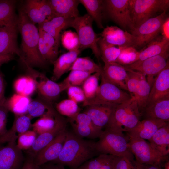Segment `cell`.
<instances>
[{"instance_id": "cell-33", "label": "cell", "mask_w": 169, "mask_h": 169, "mask_svg": "<svg viewBox=\"0 0 169 169\" xmlns=\"http://www.w3.org/2000/svg\"><path fill=\"white\" fill-rule=\"evenodd\" d=\"M119 156L107 154H100L95 158L87 161L76 169H114Z\"/></svg>"}, {"instance_id": "cell-42", "label": "cell", "mask_w": 169, "mask_h": 169, "mask_svg": "<svg viewBox=\"0 0 169 169\" xmlns=\"http://www.w3.org/2000/svg\"><path fill=\"white\" fill-rule=\"evenodd\" d=\"M55 109L59 114L69 118H71L80 112L78 103L69 98L57 103Z\"/></svg>"}, {"instance_id": "cell-10", "label": "cell", "mask_w": 169, "mask_h": 169, "mask_svg": "<svg viewBox=\"0 0 169 169\" xmlns=\"http://www.w3.org/2000/svg\"><path fill=\"white\" fill-rule=\"evenodd\" d=\"M167 17L166 12L149 19L131 31L136 38L134 47L143 48L159 35L162 26Z\"/></svg>"}, {"instance_id": "cell-11", "label": "cell", "mask_w": 169, "mask_h": 169, "mask_svg": "<svg viewBox=\"0 0 169 169\" xmlns=\"http://www.w3.org/2000/svg\"><path fill=\"white\" fill-rule=\"evenodd\" d=\"M125 69L128 74V91L136 101L140 111L146 105L151 87L144 74L137 71Z\"/></svg>"}, {"instance_id": "cell-56", "label": "cell", "mask_w": 169, "mask_h": 169, "mask_svg": "<svg viewBox=\"0 0 169 169\" xmlns=\"http://www.w3.org/2000/svg\"><path fill=\"white\" fill-rule=\"evenodd\" d=\"M146 169H162V166H159L144 165Z\"/></svg>"}, {"instance_id": "cell-18", "label": "cell", "mask_w": 169, "mask_h": 169, "mask_svg": "<svg viewBox=\"0 0 169 169\" xmlns=\"http://www.w3.org/2000/svg\"><path fill=\"white\" fill-rule=\"evenodd\" d=\"M100 36L107 43L118 47H134L135 43L136 38L133 34L116 26H107Z\"/></svg>"}, {"instance_id": "cell-24", "label": "cell", "mask_w": 169, "mask_h": 169, "mask_svg": "<svg viewBox=\"0 0 169 169\" xmlns=\"http://www.w3.org/2000/svg\"><path fill=\"white\" fill-rule=\"evenodd\" d=\"M14 115L11 128L0 135V144L7 143L14 139H17L20 135L28 130L31 127L32 118L27 114Z\"/></svg>"}, {"instance_id": "cell-53", "label": "cell", "mask_w": 169, "mask_h": 169, "mask_svg": "<svg viewBox=\"0 0 169 169\" xmlns=\"http://www.w3.org/2000/svg\"><path fill=\"white\" fill-rule=\"evenodd\" d=\"M169 19L168 17H167L162 26L161 32L162 36L168 39H169Z\"/></svg>"}, {"instance_id": "cell-19", "label": "cell", "mask_w": 169, "mask_h": 169, "mask_svg": "<svg viewBox=\"0 0 169 169\" xmlns=\"http://www.w3.org/2000/svg\"><path fill=\"white\" fill-rule=\"evenodd\" d=\"M118 105L106 103L89 105L86 106L83 112L89 116L95 126L103 129L108 124Z\"/></svg>"}, {"instance_id": "cell-22", "label": "cell", "mask_w": 169, "mask_h": 169, "mask_svg": "<svg viewBox=\"0 0 169 169\" xmlns=\"http://www.w3.org/2000/svg\"><path fill=\"white\" fill-rule=\"evenodd\" d=\"M167 96H169V63L155 79L151 88L146 105Z\"/></svg>"}, {"instance_id": "cell-14", "label": "cell", "mask_w": 169, "mask_h": 169, "mask_svg": "<svg viewBox=\"0 0 169 169\" xmlns=\"http://www.w3.org/2000/svg\"><path fill=\"white\" fill-rule=\"evenodd\" d=\"M69 120L73 133L82 138H99L103 132L102 129L95 126L89 116L83 112L69 118Z\"/></svg>"}, {"instance_id": "cell-29", "label": "cell", "mask_w": 169, "mask_h": 169, "mask_svg": "<svg viewBox=\"0 0 169 169\" xmlns=\"http://www.w3.org/2000/svg\"><path fill=\"white\" fill-rule=\"evenodd\" d=\"M55 16L74 18L79 16V0H48Z\"/></svg>"}, {"instance_id": "cell-54", "label": "cell", "mask_w": 169, "mask_h": 169, "mask_svg": "<svg viewBox=\"0 0 169 169\" xmlns=\"http://www.w3.org/2000/svg\"><path fill=\"white\" fill-rule=\"evenodd\" d=\"M14 59V54H0V67L3 64L7 63Z\"/></svg>"}, {"instance_id": "cell-30", "label": "cell", "mask_w": 169, "mask_h": 169, "mask_svg": "<svg viewBox=\"0 0 169 169\" xmlns=\"http://www.w3.org/2000/svg\"><path fill=\"white\" fill-rule=\"evenodd\" d=\"M151 146L162 156L169 154V122L159 128L148 140Z\"/></svg>"}, {"instance_id": "cell-13", "label": "cell", "mask_w": 169, "mask_h": 169, "mask_svg": "<svg viewBox=\"0 0 169 169\" xmlns=\"http://www.w3.org/2000/svg\"><path fill=\"white\" fill-rule=\"evenodd\" d=\"M104 9L109 17L122 27L132 29L130 0H104Z\"/></svg>"}, {"instance_id": "cell-50", "label": "cell", "mask_w": 169, "mask_h": 169, "mask_svg": "<svg viewBox=\"0 0 169 169\" xmlns=\"http://www.w3.org/2000/svg\"><path fill=\"white\" fill-rule=\"evenodd\" d=\"M134 161L126 157L119 156L116 161L114 169H134Z\"/></svg>"}, {"instance_id": "cell-4", "label": "cell", "mask_w": 169, "mask_h": 169, "mask_svg": "<svg viewBox=\"0 0 169 169\" xmlns=\"http://www.w3.org/2000/svg\"><path fill=\"white\" fill-rule=\"evenodd\" d=\"M99 138L95 142L96 149L99 155L110 154L134 160V156L128 146L129 138L123 133L105 129Z\"/></svg>"}, {"instance_id": "cell-39", "label": "cell", "mask_w": 169, "mask_h": 169, "mask_svg": "<svg viewBox=\"0 0 169 169\" xmlns=\"http://www.w3.org/2000/svg\"><path fill=\"white\" fill-rule=\"evenodd\" d=\"M22 8L31 21L35 24H39L47 20L40 9L37 0H26Z\"/></svg>"}, {"instance_id": "cell-44", "label": "cell", "mask_w": 169, "mask_h": 169, "mask_svg": "<svg viewBox=\"0 0 169 169\" xmlns=\"http://www.w3.org/2000/svg\"><path fill=\"white\" fill-rule=\"evenodd\" d=\"M91 74L78 70H71L67 77L60 83L64 90L70 86H79L82 84Z\"/></svg>"}, {"instance_id": "cell-28", "label": "cell", "mask_w": 169, "mask_h": 169, "mask_svg": "<svg viewBox=\"0 0 169 169\" xmlns=\"http://www.w3.org/2000/svg\"><path fill=\"white\" fill-rule=\"evenodd\" d=\"M81 51L79 49L69 51L61 54L53 62L52 64L54 67L52 80L57 81L69 71Z\"/></svg>"}, {"instance_id": "cell-34", "label": "cell", "mask_w": 169, "mask_h": 169, "mask_svg": "<svg viewBox=\"0 0 169 169\" xmlns=\"http://www.w3.org/2000/svg\"><path fill=\"white\" fill-rule=\"evenodd\" d=\"M16 1L0 0V27L18 23V16L15 13Z\"/></svg>"}, {"instance_id": "cell-40", "label": "cell", "mask_w": 169, "mask_h": 169, "mask_svg": "<svg viewBox=\"0 0 169 169\" xmlns=\"http://www.w3.org/2000/svg\"><path fill=\"white\" fill-rule=\"evenodd\" d=\"M71 70H78L92 74L101 72L102 68L95 63L90 57H78L69 70V71Z\"/></svg>"}, {"instance_id": "cell-58", "label": "cell", "mask_w": 169, "mask_h": 169, "mask_svg": "<svg viewBox=\"0 0 169 169\" xmlns=\"http://www.w3.org/2000/svg\"><path fill=\"white\" fill-rule=\"evenodd\" d=\"M164 169H169V161L168 160L166 161L163 165Z\"/></svg>"}, {"instance_id": "cell-46", "label": "cell", "mask_w": 169, "mask_h": 169, "mask_svg": "<svg viewBox=\"0 0 169 169\" xmlns=\"http://www.w3.org/2000/svg\"><path fill=\"white\" fill-rule=\"evenodd\" d=\"M61 37L63 46L69 51L79 49V40L76 33L71 30L65 31Z\"/></svg>"}, {"instance_id": "cell-9", "label": "cell", "mask_w": 169, "mask_h": 169, "mask_svg": "<svg viewBox=\"0 0 169 169\" xmlns=\"http://www.w3.org/2000/svg\"><path fill=\"white\" fill-rule=\"evenodd\" d=\"M169 50L158 55L131 64L123 66L126 69L139 72L146 76L151 88L158 74L169 63Z\"/></svg>"}, {"instance_id": "cell-2", "label": "cell", "mask_w": 169, "mask_h": 169, "mask_svg": "<svg viewBox=\"0 0 169 169\" xmlns=\"http://www.w3.org/2000/svg\"><path fill=\"white\" fill-rule=\"evenodd\" d=\"M96 142L80 138L67 131L62 150L58 157L51 162L76 169L89 159L98 156Z\"/></svg>"}, {"instance_id": "cell-25", "label": "cell", "mask_w": 169, "mask_h": 169, "mask_svg": "<svg viewBox=\"0 0 169 169\" xmlns=\"http://www.w3.org/2000/svg\"><path fill=\"white\" fill-rule=\"evenodd\" d=\"M144 119L153 118L169 121V96L146 105L140 111Z\"/></svg>"}, {"instance_id": "cell-51", "label": "cell", "mask_w": 169, "mask_h": 169, "mask_svg": "<svg viewBox=\"0 0 169 169\" xmlns=\"http://www.w3.org/2000/svg\"><path fill=\"white\" fill-rule=\"evenodd\" d=\"M5 82L4 75L0 69V103L6 98L5 96Z\"/></svg>"}, {"instance_id": "cell-27", "label": "cell", "mask_w": 169, "mask_h": 169, "mask_svg": "<svg viewBox=\"0 0 169 169\" xmlns=\"http://www.w3.org/2000/svg\"><path fill=\"white\" fill-rule=\"evenodd\" d=\"M38 31L39 52L45 61L52 63L58 58L59 47L52 36L41 29Z\"/></svg>"}, {"instance_id": "cell-21", "label": "cell", "mask_w": 169, "mask_h": 169, "mask_svg": "<svg viewBox=\"0 0 169 169\" xmlns=\"http://www.w3.org/2000/svg\"><path fill=\"white\" fill-rule=\"evenodd\" d=\"M169 122L153 118L144 119L127 132V136L149 140L160 127Z\"/></svg>"}, {"instance_id": "cell-47", "label": "cell", "mask_w": 169, "mask_h": 169, "mask_svg": "<svg viewBox=\"0 0 169 169\" xmlns=\"http://www.w3.org/2000/svg\"><path fill=\"white\" fill-rule=\"evenodd\" d=\"M33 130H28L20 135L17 139V145L21 150H28L33 144L37 136Z\"/></svg>"}, {"instance_id": "cell-20", "label": "cell", "mask_w": 169, "mask_h": 169, "mask_svg": "<svg viewBox=\"0 0 169 169\" xmlns=\"http://www.w3.org/2000/svg\"><path fill=\"white\" fill-rule=\"evenodd\" d=\"M104 64L101 74L109 82L128 91V74L124 67L116 63Z\"/></svg>"}, {"instance_id": "cell-3", "label": "cell", "mask_w": 169, "mask_h": 169, "mask_svg": "<svg viewBox=\"0 0 169 169\" xmlns=\"http://www.w3.org/2000/svg\"><path fill=\"white\" fill-rule=\"evenodd\" d=\"M141 117L137 103L132 97L128 101L117 105L105 129L119 133H127L136 125Z\"/></svg>"}, {"instance_id": "cell-7", "label": "cell", "mask_w": 169, "mask_h": 169, "mask_svg": "<svg viewBox=\"0 0 169 169\" xmlns=\"http://www.w3.org/2000/svg\"><path fill=\"white\" fill-rule=\"evenodd\" d=\"M100 77L101 82L95 95L83 103L84 106L106 103L119 104L131 99L130 94L106 80L101 74Z\"/></svg>"}, {"instance_id": "cell-31", "label": "cell", "mask_w": 169, "mask_h": 169, "mask_svg": "<svg viewBox=\"0 0 169 169\" xmlns=\"http://www.w3.org/2000/svg\"><path fill=\"white\" fill-rule=\"evenodd\" d=\"M169 39L158 36L147 44L139 51L138 60L141 61L169 50ZM137 62V61H136Z\"/></svg>"}, {"instance_id": "cell-57", "label": "cell", "mask_w": 169, "mask_h": 169, "mask_svg": "<svg viewBox=\"0 0 169 169\" xmlns=\"http://www.w3.org/2000/svg\"><path fill=\"white\" fill-rule=\"evenodd\" d=\"M134 169H146L144 165L140 164L137 163L135 160L134 161Z\"/></svg>"}, {"instance_id": "cell-26", "label": "cell", "mask_w": 169, "mask_h": 169, "mask_svg": "<svg viewBox=\"0 0 169 169\" xmlns=\"http://www.w3.org/2000/svg\"><path fill=\"white\" fill-rule=\"evenodd\" d=\"M73 19L55 16L51 19L46 20L38 24V29L52 36L54 38L57 46L59 47L61 38L60 32L62 30L71 27Z\"/></svg>"}, {"instance_id": "cell-55", "label": "cell", "mask_w": 169, "mask_h": 169, "mask_svg": "<svg viewBox=\"0 0 169 169\" xmlns=\"http://www.w3.org/2000/svg\"><path fill=\"white\" fill-rule=\"evenodd\" d=\"M41 169H66L63 165L51 162L47 163L42 166Z\"/></svg>"}, {"instance_id": "cell-12", "label": "cell", "mask_w": 169, "mask_h": 169, "mask_svg": "<svg viewBox=\"0 0 169 169\" xmlns=\"http://www.w3.org/2000/svg\"><path fill=\"white\" fill-rule=\"evenodd\" d=\"M25 66L28 75L35 82L38 96L52 103L64 91L60 83H57L49 79L44 73L34 69L28 65Z\"/></svg>"}, {"instance_id": "cell-43", "label": "cell", "mask_w": 169, "mask_h": 169, "mask_svg": "<svg viewBox=\"0 0 169 169\" xmlns=\"http://www.w3.org/2000/svg\"><path fill=\"white\" fill-rule=\"evenodd\" d=\"M121 52L116 63L122 66H126L137 61L139 51L133 46L120 47Z\"/></svg>"}, {"instance_id": "cell-6", "label": "cell", "mask_w": 169, "mask_h": 169, "mask_svg": "<svg viewBox=\"0 0 169 169\" xmlns=\"http://www.w3.org/2000/svg\"><path fill=\"white\" fill-rule=\"evenodd\" d=\"M93 20L88 14L78 16L74 18L71 27L76 31L79 42V49L81 51L86 48L90 49L95 56L99 60L100 54L98 42L100 38L94 31Z\"/></svg>"}, {"instance_id": "cell-52", "label": "cell", "mask_w": 169, "mask_h": 169, "mask_svg": "<svg viewBox=\"0 0 169 169\" xmlns=\"http://www.w3.org/2000/svg\"><path fill=\"white\" fill-rule=\"evenodd\" d=\"M21 169H41V168L40 166L34 163L33 159L30 157L25 161Z\"/></svg>"}, {"instance_id": "cell-41", "label": "cell", "mask_w": 169, "mask_h": 169, "mask_svg": "<svg viewBox=\"0 0 169 169\" xmlns=\"http://www.w3.org/2000/svg\"><path fill=\"white\" fill-rule=\"evenodd\" d=\"M14 86L17 94L28 97L36 90L34 80L28 75L18 79L15 81Z\"/></svg>"}, {"instance_id": "cell-23", "label": "cell", "mask_w": 169, "mask_h": 169, "mask_svg": "<svg viewBox=\"0 0 169 169\" xmlns=\"http://www.w3.org/2000/svg\"><path fill=\"white\" fill-rule=\"evenodd\" d=\"M66 122L64 118L52 129L38 135L28 153L33 159L42 149L51 142L59 134L66 129Z\"/></svg>"}, {"instance_id": "cell-15", "label": "cell", "mask_w": 169, "mask_h": 169, "mask_svg": "<svg viewBox=\"0 0 169 169\" xmlns=\"http://www.w3.org/2000/svg\"><path fill=\"white\" fill-rule=\"evenodd\" d=\"M14 139L0 148V169H20L24 157Z\"/></svg>"}, {"instance_id": "cell-45", "label": "cell", "mask_w": 169, "mask_h": 169, "mask_svg": "<svg viewBox=\"0 0 169 169\" xmlns=\"http://www.w3.org/2000/svg\"><path fill=\"white\" fill-rule=\"evenodd\" d=\"M101 72H97L90 76L82 84V89L87 99L92 98L99 87V80Z\"/></svg>"}, {"instance_id": "cell-16", "label": "cell", "mask_w": 169, "mask_h": 169, "mask_svg": "<svg viewBox=\"0 0 169 169\" xmlns=\"http://www.w3.org/2000/svg\"><path fill=\"white\" fill-rule=\"evenodd\" d=\"M67 131L64 130L39 151L33 158L34 163L41 166L56 160L58 157L65 140Z\"/></svg>"}, {"instance_id": "cell-48", "label": "cell", "mask_w": 169, "mask_h": 169, "mask_svg": "<svg viewBox=\"0 0 169 169\" xmlns=\"http://www.w3.org/2000/svg\"><path fill=\"white\" fill-rule=\"evenodd\" d=\"M67 94L69 99L77 103L84 102L86 100L84 93L82 88L78 86H69L67 89Z\"/></svg>"}, {"instance_id": "cell-17", "label": "cell", "mask_w": 169, "mask_h": 169, "mask_svg": "<svg viewBox=\"0 0 169 169\" xmlns=\"http://www.w3.org/2000/svg\"><path fill=\"white\" fill-rule=\"evenodd\" d=\"M18 23L0 27V54H16L22 61V56L17 42Z\"/></svg>"}, {"instance_id": "cell-35", "label": "cell", "mask_w": 169, "mask_h": 169, "mask_svg": "<svg viewBox=\"0 0 169 169\" xmlns=\"http://www.w3.org/2000/svg\"><path fill=\"white\" fill-rule=\"evenodd\" d=\"M49 111L58 112L51 102L38 96L36 99L31 100L27 110V114L32 118L41 117Z\"/></svg>"}, {"instance_id": "cell-37", "label": "cell", "mask_w": 169, "mask_h": 169, "mask_svg": "<svg viewBox=\"0 0 169 169\" xmlns=\"http://www.w3.org/2000/svg\"><path fill=\"white\" fill-rule=\"evenodd\" d=\"M29 97L18 94L7 98V103L9 111L14 115L27 114V107L31 101Z\"/></svg>"}, {"instance_id": "cell-32", "label": "cell", "mask_w": 169, "mask_h": 169, "mask_svg": "<svg viewBox=\"0 0 169 169\" xmlns=\"http://www.w3.org/2000/svg\"><path fill=\"white\" fill-rule=\"evenodd\" d=\"M64 118L58 112L49 111L32 124L33 130L38 135L53 129Z\"/></svg>"}, {"instance_id": "cell-1", "label": "cell", "mask_w": 169, "mask_h": 169, "mask_svg": "<svg viewBox=\"0 0 169 169\" xmlns=\"http://www.w3.org/2000/svg\"><path fill=\"white\" fill-rule=\"evenodd\" d=\"M18 26L21 36L20 49L22 62L33 67H44L47 62L42 56L39 50L38 29L24 12L22 7L18 11Z\"/></svg>"}, {"instance_id": "cell-36", "label": "cell", "mask_w": 169, "mask_h": 169, "mask_svg": "<svg viewBox=\"0 0 169 169\" xmlns=\"http://www.w3.org/2000/svg\"><path fill=\"white\" fill-rule=\"evenodd\" d=\"M86 10L88 14L96 23L100 28H104L102 23L103 11L104 10V0H79Z\"/></svg>"}, {"instance_id": "cell-38", "label": "cell", "mask_w": 169, "mask_h": 169, "mask_svg": "<svg viewBox=\"0 0 169 169\" xmlns=\"http://www.w3.org/2000/svg\"><path fill=\"white\" fill-rule=\"evenodd\" d=\"M100 58L104 63H116L121 52L120 47H116L109 44L100 38L98 42Z\"/></svg>"}, {"instance_id": "cell-8", "label": "cell", "mask_w": 169, "mask_h": 169, "mask_svg": "<svg viewBox=\"0 0 169 169\" xmlns=\"http://www.w3.org/2000/svg\"><path fill=\"white\" fill-rule=\"evenodd\" d=\"M128 138L129 148L137 163L144 165L162 166L169 160L168 156L161 155L144 139L136 137Z\"/></svg>"}, {"instance_id": "cell-5", "label": "cell", "mask_w": 169, "mask_h": 169, "mask_svg": "<svg viewBox=\"0 0 169 169\" xmlns=\"http://www.w3.org/2000/svg\"><path fill=\"white\" fill-rule=\"evenodd\" d=\"M130 4L132 30L157 13L166 12L169 0H130Z\"/></svg>"}, {"instance_id": "cell-49", "label": "cell", "mask_w": 169, "mask_h": 169, "mask_svg": "<svg viewBox=\"0 0 169 169\" xmlns=\"http://www.w3.org/2000/svg\"><path fill=\"white\" fill-rule=\"evenodd\" d=\"M9 111L7 103V98L0 103V135L7 131L6 124L8 112Z\"/></svg>"}]
</instances>
